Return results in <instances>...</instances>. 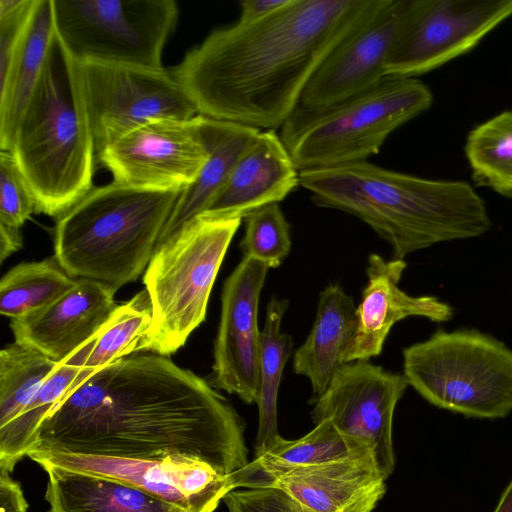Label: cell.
<instances>
[{
  "label": "cell",
  "mask_w": 512,
  "mask_h": 512,
  "mask_svg": "<svg viewBox=\"0 0 512 512\" xmlns=\"http://www.w3.org/2000/svg\"><path fill=\"white\" fill-rule=\"evenodd\" d=\"M244 423L204 379L168 357L129 355L66 394L30 451L205 462L224 475L248 464Z\"/></svg>",
  "instance_id": "obj_1"
},
{
  "label": "cell",
  "mask_w": 512,
  "mask_h": 512,
  "mask_svg": "<svg viewBox=\"0 0 512 512\" xmlns=\"http://www.w3.org/2000/svg\"><path fill=\"white\" fill-rule=\"evenodd\" d=\"M386 1L290 0L263 19L212 31L171 73L199 114L280 128L327 54Z\"/></svg>",
  "instance_id": "obj_2"
},
{
  "label": "cell",
  "mask_w": 512,
  "mask_h": 512,
  "mask_svg": "<svg viewBox=\"0 0 512 512\" xmlns=\"http://www.w3.org/2000/svg\"><path fill=\"white\" fill-rule=\"evenodd\" d=\"M299 186L317 206L366 223L390 244L393 259L482 236L492 225L485 201L468 182L422 178L367 160L300 171Z\"/></svg>",
  "instance_id": "obj_3"
},
{
  "label": "cell",
  "mask_w": 512,
  "mask_h": 512,
  "mask_svg": "<svg viewBox=\"0 0 512 512\" xmlns=\"http://www.w3.org/2000/svg\"><path fill=\"white\" fill-rule=\"evenodd\" d=\"M36 212L61 216L94 186V139L79 64L55 35L11 148Z\"/></svg>",
  "instance_id": "obj_4"
},
{
  "label": "cell",
  "mask_w": 512,
  "mask_h": 512,
  "mask_svg": "<svg viewBox=\"0 0 512 512\" xmlns=\"http://www.w3.org/2000/svg\"><path fill=\"white\" fill-rule=\"evenodd\" d=\"M181 192L93 187L57 218L55 259L71 277L116 292L147 268Z\"/></svg>",
  "instance_id": "obj_5"
},
{
  "label": "cell",
  "mask_w": 512,
  "mask_h": 512,
  "mask_svg": "<svg viewBox=\"0 0 512 512\" xmlns=\"http://www.w3.org/2000/svg\"><path fill=\"white\" fill-rule=\"evenodd\" d=\"M430 88L416 78L385 76L373 87L320 109L297 106L279 136L297 170L365 161L387 137L428 110Z\"/></svg>",
  "instance_id": "obj_6"
},
{
  "label": "cell",
  "mask_w": 512,
  "mask_h": 512,
  "mask_svg": "<svg viewBox=\"0 0 512 512\" xmlns=\"http://www.w3.org/2000/svg\"><path fill=\"white\" fill-rule=\"evenodd\" d=\"M242 218H197L157 248L143 282L152 324L139 351L168 356L205 320L209 297Z\"/></svg>",
  "instance_id": "obj_7"
},
{
  "label": "cell",
  "mask_w": 512,
  "mask_h": 512,
  "mask_svg": "<svg viewBox=\"0 0 512 512\" xmlns=\"http://www.w3.org/2000/svg\"><path fill=\"white\" fill-rule=\"evenodd\" d=\"M403 375L440 409L478 419L512 412V350L476 329H440L406 347Z\"/></svg>",
  "instance_id": "obj_8"
},
{
  "label": "cell",
  "mask_w": 512,
  "mask_h": 512,
  "mask_svg": "<svg viewBox=\"0 0 512 512\" xmlns=\"http://www.w3.org/2000/svg\"><path fill=\"white\" fill-rule=\"evenodd\" d=\"M55 32L78 63L160 69L174 0H53Z\"/></svg>",
  "instance_id": "obj_9"
},
{
  "label": "cell",
  "mask_w": 512,
  "mask_h": 512,
  "mask_svg": "<svg viewBox=\"0 0 512 512\" xmlns=\"http://www.w3.org/2000/svg\"><path fill=\"white\" fill-rule=\"evenodd\" d=\"M96 162L132 130L156 120H189L198 110L171 71L78 63Z\"/></svg>",
  "instance_id": "obj_10"
},
{
  "label": "cell",
  "mask_w": 512,
  "mask_h": 512,
  "mask_svg": "<svg viewBox=\"0 0 512 512\" xmlns=\"http://www.w3.org/2000/svg\"><path fill=\"white\" fill-rule=\"evenodd\" d=\"M512 16V0H420L394 45L385 76L415 78L472 50Z\"/></svg>",
  "instance_id": "obj_11"
},
{
  "label": "cell",
  "mask_w": 512,
  "mask_h": 512,
  "mask_svg": "<svg viewBox=\"0 0 512 512\" xmlns=\"http://www.w3.org/2000/svg\"><path fill=\"white\" fill-rule=\"evenodd\" d=\"M209 156L201 114L189 120H156L125 134L99 156L113 181L132 188L183 191Z\"/></svg>",
  "instance_id": "obj_12"
},
{
  "label": "cell",
  "mask_w": 512,
  "mask_h": 512,
  "mask_svg": "<svg viewBox=\"0 0 512 512\" xmlns=\"http://www.w3.org/2000/svg\"><path fill=\"white\" fill-rule=\"evenodd\" d=\"M407 386L403 374L368 361L344 363L314 399L312 419L315 424L330 420L345 435L368 445L388 478L395 467L393 415Z\"/></svg>",
  "instance_id": "obj_13"
},
{
  "label": "cell",
  "mask_w": 512,
  "mask_h": 512,
  "mask_svg": "<svg viewBox=\"0 0 512 512\" xmlns=\"http://www.w3.org/2000/svg\"><path fill=\"white\" fill-rule=\"evenodd\" d=\"M419 4L420 0H387L327 54L306 84L298 106L328 107L381 81L386 61Z\"/></svg>",
  "instance_id": "obj_14"
},
{
  "label": "cell",
  "mask_w": 512,
  "mask_h": 512,
  "mask_svg": "<svg viewBox=\"0 0 512 512\" xmlns=\"http://www.w3.org/2000/svg\"><path fill=\"white\" fill-rule=\"evenodd\" d=\"M27 457L69 470L108 477L135 486L189 512H214L238 488L237 473L224 475L193 459L140 460L63 452L32 451Z\"/></svg>",
  "instance_id": "obj_15"
},
{
  "label": "cell",
  "mask_w": 512,
  "mask_h": 512,
  "mask_svg": "<svg viewBox=\"0 0 512 512\" xmlns=\"http://www.w3.org/2000/svg\"><path fill=\"white\" fill-rule=\"evenodd\" d=\"M269 269L261 261L243 257L226 279L222 291L221 317L214 343V385L237 395L246 404H257L259 398L258 306Z\"/></svg>",
  "instance_id": "obj_16"
},
{
  "label": "cell",
  "mask_w": 512,
  "mask_h": 512,
  "mask_svg": "<svg viewBox=\"0 0 512 512\" xmlns=\"http://www.w3.org/2000/svg\"><path fill=\"white\" fill-rule=\"evenodd\" d=\"M407 264L371 254L366 269L367 285L357 306V331L343 361H368L382 352L392 326L407 317L434 322L449 321L453 308L435 296H411L399 287Z\"/></svg>",
  "instance_id": "obj_17"
},
{
  "label": "cell",
  "mask_w": 512,
  "mask_h": 512,
  "mask_svg": "<svg viewBox=\"0 0 512 512\" xmlns=\"http://www.w3.org/2000/svg\"><path fill=\"white\" fill-rule=\"evenodd\" d=\"M115 292L88 279L49 307L28 317L11 320L15 342L31 346L61 362L93 338L117 308Z\"/></svg>",
  "instance_id": "obj_18"
},
{
  "label": "cell",
  "mask_w": 512,
  "mask_h": 512,
  "mask_svg": "<svg viewBox=\"0 0 512 512\" xmlns=\"http://www.w3.org/2000/svg\"><path fill=\"white\" fill-rule=\"evenodd\" d=\"M386 480L369 452L294 469L263 486L281 489L303 512H372L386 492Z\"/></svg>",
  "instance_id": "obj_19"
},
{
  "label": "cell",
  "mask_w": 512,
  "mask_h": 512,
  "mask_svg": "<svg viewBox=\"0 0 512 512\" xmlns=\"http://www.w3.org/2000/svg\"><path fill=\"white\" fill-rule=\"evenodd\" d=\"M297 186L299 171L279 134L261 131L198 218L243 219L256 209L279 203Z\"/></svg>",
  "instance_id": "obj_20"
},
{
  "label": "cell",
  "mask_w": 512,
  "mask_h": 512,
  "mask_svg": "<svg viewBox=\"0 0 512 512\" xmlns=\"http://www.w3.org/2000/svg\"><path fill=\"white\" fill-rule=\"evenodd\" d=\"M201 129L209 150L208 159L196 180L178 197L156 249L203 213L226 183L241 155L261 132L254 127L204 115H201Z\"/></svg>",
  "instance_id": "obj_21"
},
{
  "label": "cell",
  "mask_w": 512,
  "mask_h": 512,
  "mask_svg": "<svg viewBox=\"0 0 512 512\" xmlns=\"http://www.w3.org/2000/svg\"><path fill=\"white\" fill-rule=\"evenodd\" d=\"M357 324L353 298L340 285H328L320 293L312 329L293 355V370L310 380L314 399L326 391L344 364Z\"/></svg>",
  "instance_id": "obj_22"
},
{
  "label": "cell",
  "mask_w": 512,
  "mask_h": 512,
  "mask_svg": "<svg viewBox=\"0 0 512 512\" xmlns=\"http://www.w3.org/2000/svg\"><path fill=\"white\" fill-rule=\"evenodd\" d=\"M38 464L48 476V512H189L116 479Z\"/></svg>",
  "instance_id": "obj_23"
},
{
  "label": "cell",
  "mask_w": 512,
  "mask_h": 512,
  "mask_svg": "<svg viewBox=\"0 0 512 512\" xmlns=\"http://www.w3.org/2000/svg\"><path fill=\"white\" fill-rule=\"evenodd\" d=\"M54 35L53 0H37L8 71L0 77L1 151H10L17 123L37 84Z\"/></svg>",
  "instance_id": "obj_24"
},
{
  "label": "cell",
  "mask_w": 512,
  "mask_h": 512,
  "mask_svg": "<svg viewBox=\"0 0 512 512\" xmlns=\"http://www.w3.org/2000/svg\"><path fill=\"white\" fill-rule=\"evenodd\" d=\"M373 452L372 449L342 433L330 420H323L305 436L296 440L280 437L244 469L246 488L260 487L288 471L316 466Z\"/></svg>",
  "instance_id": "obj_25"
},
{
  "label": "cell",
  "mask_w": 512,
  "mask_h": 512,
  "mask_svg": "<svg viewBox=\"0 0 512 512\" xmlns=\"http://www.w3.org/2000/svg\"><path fill=\"white\" fill-rule=\"evenodd\" d=\"M97 334L69 357L58 362L21 414L0 428V472L11 473L15 465L34 448L41 423L62 400L81 371Z\"/></svg>",
  "instance_id": "obj_26"
},
{
  "label": "cell",
  "mask_w": 512,
  "mask_h": 512,
  "mask_svg": "<svg viewBox=\"0 0 512 512\" xmlns=\"http://www.w3.org/2000/svg\"><path fill=\"white\" fill-rule=\"evenodd\" d=\"M287 306V300L272 297L267 304L261 331L256 456L269 450L281 437L277 424V399L283 370L293 351L291 336L281 331Z\"/></svg>",
  "instance_id": "obj_27"
},
{
  "label": "cell",
  "mask_w": 512,
  "mask_h": 512,
  "mask_svg": "<svg viewBox=\"0 0 512 512\" xmlns=\"http://www.w3.org/2000/svg\"><path fill=\"white\" fill-rule=\"evenodd\" d=\"M55 257L23 262L0 281V313L11 320L35 314L59 300L76 284Z\"/></svg>",
  "instance_id": "obj_28"
},
{
  "label": "cell",
  "mask_w": 512,
  "mask_h": 512,
  "mask_svg": "<svg viewBox=\"0 0 512 512\" xmlns=\"http://www.w3.org/2000/svg\"><path fill=\"white\" fill-rule=\"evenodd\" d=\"M151 324L152 307L146 290L117 306L110 319L98 332L86 362L66 394L100 369L139 351Z\"/></svg>",
  "instance_id": "obj_29"
},
{
  "label": "cell",
  "mask_w": 512,
  "mask_h": 512,
  "mask_svg": "<svg viewBox=\"0 0 512 512\" xmlns=\"http://www.w3.org/2000/svg\"><path fill=\"white\" fill-rule=\"evenodd\" d=\"M464 151L474 182L512 199V110L474 127Z\"/></svg>",
  "instance_id": "obj_30"
},
{
  "label": "cell",
  "mask_w": 512,
  "mask_h": 512,
  "mask_svg": "<svg viewBox=\"0 0 512 512\" xmlns=\"http://www.w3.org/2000/svg\"><path fill=\"white\" fill-rule=\"evenodd\" d=\"M58 362L18 342L0 352V428L17 418Z\"/></svg>",
  "instance_id": "obj_31"
},
{
  "label": "cell",
  "mask_w": 512,
  "mask_h": 512,
  "mask_svg": "<svg viewBox=\"0 0 512 512\" xmlns=\"http://www.w3.org/2000/svg\"><path fill=\"white\" fill-rule=\"evenodd\" d=\"M245 233L240 242L243 257L261 261L277 268L291 249L290 224L278 203L269 204L249 213L245 218Z\"/></svg>",
  "instance_id": "obj_32"
},
{
  "label": "cell",
  "mask_w": 512,
  "mask_h": 512,
  "mask_svg": "<svg viewBox=\"0 0 512 512\" xmlns=\"http://www.w3.org/2000/svg\"><path fill=\"white\" fill-rule=\"evenodd\" d=\"M36 212L32 191L10 152L0 150V225L20 229Z\"/></svg>",
  "instance_id": "obj_33"
},
{
  "label": "cell",
  "mask_w": 512,
  "mask_h": 512,
  "mask_svg": "<svg viewBox=\"0 0 512 512\" xmlns=\"http://www.w3.org/2000/svg\"><path fill=\"white\" fill-rule=\"evenodd\" d=\"M223 501L229 512H303L284 491L272 486L232 490Z\"/></svg>",
  "instance_id": "obj_34"
},
{
  "label": "cell",
  "mask_w": 512,
  "mask_h": 512,
  "mask_svg": "<svg viewBox=\"0 0 512 512\" xmlns=\"http://www.w3.org/2000/svg\"><path fill=\"white\" fill-rule=\"evenodd\" d=\"M28 504L20 484L8 472H0V512H27Z\"/></svg>",
  "instance_id": "obj_35"
},
{
  "label": "cell",
  "mask_w": 512,
  "mask_h": 512,
  "mask_svg": "<svg viewBox=\"0 0 512 512\" xmlns=\"http://www.w3.org/2000/svg\"><path fill=\"white\" fill-rule=\"evenodd\" d=\"M290 0H243L240 2L241 22H253L263 19L289 3Z\"/></svg>",
  "instance_id": "obj_36"
},
{
  "label": "cell",
  "mask_w": 512,
  "mask_h": 512,
  "mask_svg": "<svg viewBox=\"0 0 512 512\" xmlns=\"http://www.w3.org/2000/svg\"><path fill=\"white\" fill-rule=\"evenodd\" d=\"M23 245L20 229L0 225V262L18 251Z\"/></svg>",
  "instance_id": "obj_37"
},
{
  "label": "cell",
  "mask_w": 512,
  "mask_h": 512,
  "mask_svg": "<svg viewBox=\"0 0 512 512\" xmlns=\"http://www.w3.org/2000/svg\"><path fill=\"white\" fill-rule=\"evenodd\" d=\"M493 512H512V479L503 490Z\"/></svg>",
  "instance_id": "obj_38"
}]
</instances>
